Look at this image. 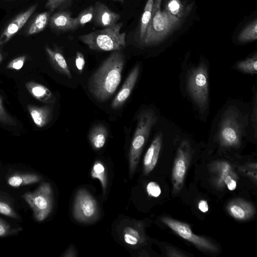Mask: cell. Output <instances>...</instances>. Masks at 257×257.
I'll use <instances>...</instances> for the list:
<instances>
[{
    "mask_svg": "<svg viewBox=\"0 0 257 257\" xmlns=\"http://www.w3.org/2000/svg\"><path fill=\"white\" fill-rule=\"evenodd\" d=\"M124 62L123 54L114 51L91 76L88 88L95 99L105 101L113 95L120 82Z\"/></svg>",
    "mask_w": 257,
    "mask_h": 257,
    "instance_id": "cell-1",
    "label": "cell"
},
{
    "mask_svg": "<svg viewBox=\"0 0 257 257\" xmlns=\"http://www.w3.org/2000/svg\"><path fill=\"white\" fill-rule=\"evenodd\" d=\"M162 0H154L151 19L147 29L143 43L151 46L160 43L177 28L181 19L172 15L167 10H161Z\"/></svg>",
    "mask_w": 257,
    "mask_h": 257,
    "instance_id": "cell-2",
    "label": "cell"
},
{
    "mask_svg": "<svg viewBox=\"0 0 257 257\" xmlns=\"http://www.w3.org/2000/svg\"><path fill=\"white\" fill-rule=\"evenodd\" d=\"M122 22L103 29L80 35L78 39L92 50L97 51H120L125 46V33L120 32Z\"/></svg>",
    "mask_w": 257,
    "mask_h": 257,
    "instance_id": "cell-3",
    "label": "cell"
},
{
    "mask_svg": "<svg viewBox=\"0 0 257 257\" xmlns=\"http://www.w3.org/2000/svg\"><path fill=\"white\" fill-rule=\"evenodd\" d=\"M157 120V116L151 109L144 110L138 115L137 127L129 152L130 177L137 168L143 148Z\"/></svg>",
    "mask_w": 257,
    "mask_h": 257,
    "instance_id": "cell-4",
    "label": "cell"
},
{
    "mask_svg": "<svg viewBox=\"0 0 257 257\" xmlns=\"http://www.w3.org/2000/svg\"><path fill=\"white\" fill-rule=\"evenodd\" d=\"M208 70L204 62L192 67L187 76V91L193 102L201 112L206 110L209 101Z\"/></svg>",
    "mask_w": 257,
    "mask_h": 257,
    "instance_id": "cell-5",
    "label": "cell"
},
{
    "mask_svg": "<svg viewBox=\"0 0 257 257\" xmlns=\"http://www.w3.org/2000/svg\"><path fill=\"white\" fill-rule=\"evenodd\" d=\"M238 112L227 110L219 124L217 139L220 145L226 148H237L241 144L243 126Z\"/></svg>",
    "mask_w": 257,
    "mask_h": 257,
    "instance_id": "cell-6",
    "label": "cell"
},
{
    "mask_svg": "<svg viewBox=\"0 0 257 257\" xmlns=\"http://www.w3.org/2000/svg\"><path fill=\"white\" fill-rule=\"evenodd\" d=\"M52 194L51 185L43 183L35 191L27 192L22 197L32 209L35 218L38 221H42L52 210Z\"/></svg>",
    "mask_w": 257,
    "mask_h": 257,
    "instance_id": "cell-7",
    "label": "cell"
},
{
    "mask_svg": "<svg viewBox=\"0 0 257 257\" xmlns=\"http://www.w3.org/2000/svg\"><path fill=\"white\" fill-rule=\"evenodd\" d=\"M161 221L182 238L190 242L198 248L210 252H217L218 246L211 240L194 234L189 224L168 216H163Z\"/></svg>",
    "mask_w": 257,
    "mask_h": 257,
    "instance_id": "cell-8",
    "label": "cell"
},
{
    "mask_svg": "<svg viewBox=\"0 0 257 257\" xmlns=\"http://www.w3.org/2000/svg\"><path fill=\"white\" fill-rule=\"evenodd\" d=\"M191 158V147L187 140H183L178 148L172 172V193L178 194L182 189Z\"/></svg>",
    "mask_w": 257,
    "mask_h": 257,
    "instance_id": "cell-9",
    "label": "cell"
},
{
    "mask_svg": "<svg viewBox=\"0 0 257 257\" xmlns=\"http://www.w3.org/2000/svg\"><path fill=\"white\" fill-rule=\"evenodd\" d=\"M208 170L211 182L216 188L223 189L227 187L230 191L236 189L238 177L228 162L223 160L213 161L209 164Z\"/></svg>",
    "mask_w": 257,
    "mask_h": 257,
    "instance_id": "cell-10",
    "label": "cell"
},
{
    "mask_svg": "<svg viewBox=\"0 0 257 257\" xmlns=\"http://www.w3.org/2000/svg\"><path fill=\"white\" fill-rule=\"evenodd\" d=\"M73 213L74 218L81 222H90L97 217V203L85 189H81L78 191L75 199Z\"/></svg>",
    "mask_w": 257,
    "mask_h": 257,
    "instance_id": "cell-11",
    "label": "cell"
},
{
    "mask_svg": "<svg viewBox=\"0 0 257 257\" xmlns=\"http://www.w3.org/2000/svg\"><path fill=\"white\" fill-rule=\"evenodd\" d=\"M226 208L231 217L239 221L249 219L255 213L254 206L249 201L241 198L232 199L227 203Z\"/></svg>",
    "mask_w": 257,
    "mask_h": 257,
    "instance_id": "cell-12",
    "label": "cell"
},
{
    "mask_svg": "<svg viewBox=\"0 0 257 257\" xmlns=\"http://www.w3.org/2000/svg\"><path fill=\"white\" fill-rule=\"evenodd\" d=\"M38 5H35L15 17L5 28L0 35V46L8 42L26 24L36 10Z\"/></svg>",
    "mask_w": 257,
    "mask_h": 257,
    "instance_id": "cell-13",
    "label": "cell"
},
{
    "mask_svg": "<svg viewBox=\"0 0 257 257\" xmlns=\"http://www.w3.org/2000/svg\"><path fill=\"white\" fill-rule=\"evenodd\" d=\"M139 73L140 66L137 65L132 70L121 89L113 100L111 103L112 108H120L127 100L137 81Z\"/></svg>",
    "mask_w": 257,
    "mask_h": 257,
    "instance_id": "cell-14",
    "label": "cell"
},
{
    "mask_svg": "<svg viewBox=\"0 0 257 257\" xmlns=\"http://www.w3.org/2000/svg\"><path fill=\"white\" fill-rule=\"evenodd\" d=\"M93 20L97 25L106 27L117 23L120 15L111 11L104 3L100 2L95 3L94 6Z\"/></svg>",
    "mask_w": 257,
    "mask_h": 257,
    "instance_id": "cell-15",
    "label": "cell"
},
{
    "mask_svg": "<svg viewBox=\"0 0 257 257\" xmlns=\"http://www.w3.org/2000/svg\"><path fill=\"white\" fill-rule=\"evenodd\" d=\"M163 137L159 133L154 139L145 155L143 165L144 173L149 174L155 168L162 147Z\"/></svg>",
    "mask_w": 257,
    "mask_h": 257,
    "instance_id": "cell-16",
    "label": "cell"
},
{
    "mask_svg": "<svg viewBox=\"0 0 257 257\" xmlns=\"http://www.w3.org/2000/svg\"><path fill=\"white\" fill-rule=\"evenodd\" d=\"M51 27L56 30L67 31L77 29L74 18L69 12H58L53 14L50 19Z\"/></svg>",
    "mask_w": 257,
    "mask_h": 257,
    "instance_id": "cell-17",
    "label": "cell"
},
{
    "mask_svg": "<svg viewBox=\"0 0 257 257\" xmlns=\"http://www.w3.org/2000/svg\"><path fill=\"white\" fill-rule=\"evenodd\" d=\"M27 109L35 124L38 127L47 125L52 117V110L48 106L28 105Z\"/></svg>",
    "mask_w": 257,
    "mask_h": 257,
    "instance_id": "cell-18",
    "label": "cell"
},
{
    "mask_svg": "<svg viewBox=\"0 0 257 257\" xmlns=\"http://www.w3.org/2000/svg\"><path fill=\"white\" fill-rule=\"evenodd\" d=\"M45 50L55 69L68 78H71V72L62 52L58 49H51L49 47H46Z\"/></svg>",
    "mask_w": 257,
    "mask_h": 257,
    "instance_id": "cell-19",
    "label": "cell"
},
{
    "mask_svg": "<svg viewBox=\"0 0 257 257\" xmlns=\"http://www.w3.org/2000/svg\"><path fill=\"white\" fill-rule=\"evenodd\" d=\"M26 87L35 99L44 103H51L54 100L51 91L45 86L34 81L26 83Z\"/></svg>",
    "mask_w": 257,
    "mask_h": 257,
    "instance_id": "cell-20",
    "label": "cell"
},
{
    "mask_svg": "<svg viewBox=\"0 0 257 257\" xmlns=\"http://www.w3.org/2000/svg\"><path fill=\"white\" fill-rule=\"evenodd\" d=\"M41 177L35 173H16L7 180L8 184L13 187L31 185L40 182Z\"/></svg>",
    "mask_w": 257,
    "mask_h": 257,
    "instance_id": "cell-21",
    "label": "cell"
},
{
    "mask_svg": "<svg viewBox=\"0 0 257 257\" xmlns=\"http://www.w3.org/2000/svg\"><path fill=\"white\" fill-rule=\"evenodd\" d=\"M108 135L107 128L102 124L94 126L90 131L88 135L90 142L95 150L102 148L106 142Z\"/></svg>",
    "mask_w": 257,
    "mask_h": 257,
    "instance_id": "cell-22",
    "label": "cell"
},
{
    "mask_svg": "<svg viewBox=\"0 0 257 257\" xmlns=\"http://www.w3.org/2000/svg\"><path fill=\"white\" fill-rule=\"evenodd\" d=\"M50 13L51 12L47 11L38 15L30 26L27 32V34L31 35L43 31L48 23Z\"/></svg>",
    "mask_w": 257,
    "mask_h": 257,
    "instance_id": "cell-23",
    "label": "cell"
},
{
    "mask_svg": "<svg viewBox=\"0 0 257 257\" xmlns=\"http://www.w3.org/2000/svg\"><path fill=\"white\" fill-rule=\"evenodd\" d=\"M154 0H147L142 14L139 29V36L143 43L147 27L151 19Z\"/></svg>",
    "mask_w": 257,
    "mask_h": 257,
    "instance_id": "cell-24",
    "label": "cell"
},
{
    "mask_svg": "<svg viewBox=\"0 0 257 257\" xmlns=\"http://www.w3.org/2000/svg\"><path fill=\"white\" fill-rule=\"evenodd\" d=\"M257 39V20L255 19L239 33L238 40L241 42L255 41Z\"/></svg>",
    "mask_w": 257,
    "mask_h": 257,
    "instance_id": "cell-25",
    "label": "cell"
},
{
    "mask_svg": "<svg viewBox=\"0 0 257 257\" xmlns=\"http://www.w3.org/2000/svg\"><path fill=\"white\" fill-rule=\"evenodd\" d=\"M237 69L247 74H255L257 72V57L255 54L251 57L239 61L235 65Z\"/></svg>",
    "mask_w": 257,
    "mask_h": 257,
    "instance_id": "cell-26",
    "label": "cell"
},
{
    "mask_svg": "<svg viewBox=\"0 0 257 257\" xmlns=\"http://www.w3.org/2000/svg\"><path fill=\"white\" fill-rule=\"evenodd\" d=\"M91 176L93 178L97 179L100 182L103 190L105 191L107 187V177L105 167L103 164L99 161H96L94 164L91 171Z\"/></svg>",
    "mask_w": 257,
    "mask_h": 257,
    "instance_id": "cell-27",
    "label": "cell"
},
{
    "mask_svg": "<svg viewBox=\"0 0 257 257\" xmlns=\"http://www.w3.org/2000/svg\"><path fill=\"white\" fill-rule=\"evenodd\" d=\"M124 241L130 245H136L144 241V237L137 229L132 227H126L123 231Z\"/></svg>",
    "mask_w": 257,
    "mask_h": 257,
    "instance_id": "cell-28",
    "label": "cell"
},
{
    "mask_svg": "<svg viewBox=\"0 0 257 257\" xmlns=\"http://www.w3.org/2000/svg\"><path fill=\"white\" fill-rule=\"evenodd\" d=\"M94 15V6H89L83 10L76 18L74 23L76 28L84 26L93 20Z\"/></svg>",
    "mask_w": 257,
    "mask_h": 257,
    "instance_id": "cell-29",
    "label": "cell"
},
{
    "mask_svg": "<svg viewBox=\"0 0 257 257\" xmlns=\"http://www.w3.org/2000/svg\"><path fill=\"white\" fill-rule=\"evenodd\" d=\"M172 15L181 19L184 14V7L180 0H170L166 9Z\"/></svg>",
    "mask_w": 257,
    "mask_h": 257,
    "instance_id": "cell-30",
    "label": "cell"
},
{
    "mask_svg": "<svg viewBox=\"0 0 257 257\" xmlns=\"http://www.w3.org/2000/svg\"><path fill=\"white\" fill-rule=\"evenodd\" d=\"M0 122L3 124L10 125H16L17 123L15 119L6 111L2 97L0 95Z\"/></svg>",
    "mask_w": 257,
    "mask_h": 257,
    "instance_id": "cell-31",
    "label": "cell"
},
{
    "mask_svg": "<svg viewBox=\"0 0 257 257\" xmlns=\"http://www.w3.org/2000/svg\"><path fill=\"white\" fill-rule=\"evenodd\" d=\"M256 163H250L241 167L239 169L241 172L256 182Z\"/></svg>",
    "mask_w": 257,
    "mask_h": 257,
    "instance_id": "cell-32",
    "label": "cell"
},
{
    "mask_svg": "<svg viewBox=\"0 0 257 257\" xmlns=\"http://www.w3.org/2000/svg\"><path fill=\"white\" fill-rule=\"evenodd\" d=\"M0 213L12 218L17 219L19 216L13 208L4 201L0 200Z\"/></svg>",
    "mask_w": 257,
    "mask_h": 257,
    "instance_id": "cell-33",
    "label": "cell"
},
{
    "mask_svg": "<svg viewBox=\"0 0 257 257\" xmlns=\"http://www.w3.org/2000/svg\"><path fill=\"white\" fill-rule=\"evenodd\" d=\"M146 190L149 196L158 197L161 193V189L159 185L153 181L150 182L147 185Z\"/></svg>",
    "mask_w": 257,
    "mask_h": 257,
    "instance_id": "cell-34",
    "label": "cell"
},
{
    "mask_svg": "<svg viewBox=\"0 0 257 257\" xmlns=\"http://www.w3.org/2000/svg\"><path fill=\"white\" fill-rule=\"evenodd\" d=\"M26 59V56H21L12 60L7 65V68L14 70H19L24 66Z\"/></svg>",
    "mask_w": 257,
    "mask_h": 257,
    "instance_id": "cell-35",
    "label": "cell"
},
{
    "mask_svg": "<svg viewBox=\"0 0 257 257\" xmlns=\"http://www.w3.org/2000/svg\"><path fill=\"white\" fill-rule=\"evenodd\" d=\"M17 229L12 228L5 220L0 218V237H4L16 233Z\"/></svg>",
    "mask_w": 257,
    "mask_h": 257,
    "instance_id": "cell-36",
    "label": "cell"
},
{
    "mask_svg": "<svg viewBox=\"0 0 257 257\" xmlns=\"http://www.w3.org/2000/svg\"><path fill=\"white\" fill-rule=\"evenodd\" d=\"M72 1L74 0H47L45 7L52 12L59 6Z\"/></svg>",
    "mask_w": 257,
    "mask_h": 257,
    "instance_id": "cell-37",
    "label": "cell"
},
{
    "mask_svg": "<svg viewBox=\"0 0 257 257\" xmlns=\"http://www.w3.org/2000/svg\"><path fill=\"white\" fill-rule=\"evenodd\" d=\"M85 61L83 55L80 52H77L75 58V64L77 69L82 73L85 66Z\"/></svg>",
    "mask_w": 257,
    "mask_h": 257,
    "instance_id": "cell-38",
    "label": "cell"
},
{
    "mask_svg": "<svg viewBox=\"0 0 257 257\" xmlns=\"http://www.w3.org/2000/svg\"><path fill=\"white\" fill-rule=\"evenodd\" d=\"M167 255L168 256H186L182 252L175 248L168 247H166Z\"/></svg>",
    "mask_w": 257,
    "mask_h": 257,
    "instance_id": "cell-39",
    "label": "cell"
},
{
    "mask_svg": "<svg viewBox=\"0 0 257 257\" xmlns=\"http://www.w3.org/2000/svg\"><path fill=\"white\" fill-rule=\"evenodd\" d=\"M199 209L203 213H206L208 211L209 207L207 201L205 200H201L198 203Z\"/></svg>",
    "mask_w": 257,
    "mask_h": 257,
    "instance_id": "cell-40",
    "label": "cell"
},
{
    "mask_svg": "<svg viewBox=\"0 0 257 257\" xmlns=\"http://www.w3.org/2000/svg\"><path fill=\"white\" fill-rule=\"evenodd\" d=\"M3 59V55H2V54L0 53V63H1V62L2 61Z\"/></svg>",
    "mask_w": 257,
    "mask_h": 257,
    "instance_id": "cell-41",
    "label": "cell"
},
{
    "mask_svg": "<svg viewBox=\"0 0 257 257\" xmlns=\"http://www.w3.org/2000/svg\"><path fill=\"white\" fill-rule=\"evenodd\" d=\"M113 1H118V2H119L121 3H124V0H113Z\"/></svg>",
    "mask_w": 257,
    "mask_h": 257,
    "instance_id": "cell-42",
    "label": "cell"
}]
</instances>
